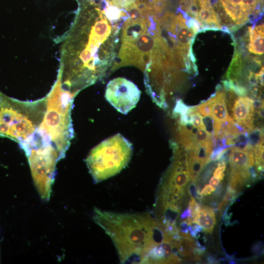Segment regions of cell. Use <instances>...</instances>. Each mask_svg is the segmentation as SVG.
Returning a JSON list of instances; mask_svg holds the SVG:
<instances>
[{
    "instance_id": "obj_8",
    "label": "cell",
    "mask_w": 264,
    "mask_h": 264,
    "mask_svg": "<svg viewBox=\"0 0 264 264\" xmlns=\"http://www.w3.org/2000/svg\"><path fill=\"white\" fill-rule=\"evenodd\" d=\"M228 102L229 110L231 111L232 119L243 125L249 133L255 128L253 124V100L247 96H240L234 99V92L230 91Z\"/></svg>"
},
{
    "instance_id": "obj_1",
    "label": "cell",
    "mask_w": 264,
    "mask_h": 264,
    "mask_svg": "<svg viewBox=\"0 0 264 264\" xmlns=\"http://www.w3.org/2000/svg\"><path fill=\"white\" fill-rule=\"evenodd\" d=\"M123 21L111 20L95 0H83L63 37L58 71L63 87L75 95L94 83L115 57Z\"/></svg>"
},
{
    "instance_id": "obj_4",
    "label": "cell",
    "mask_w": 264,
    "mask_h": 264,
    "mask_svg": "<svg viewBox=\"0 0 264 264\" xmlns=\"http://www.w3.org/2000/svg\"><path fill=\"white\" fill-rule=\"evenodd\" d=\"M45 97L44 117L36 132L44 141L49 142L62 158L73 137L71 110L73 96L62 87L59 72Z\"/></svg>"
},
{
    "instance_id": "obj_14",
    "label": "cell",
    "mask_w": 264,
    "mask_h": 264,
    "mask_svg": "<svg viewBox=\"0 0 264 264\" xmlns=\"http://www.w3.org/2000/svg\"><path fill=\"white\" fill-rule=\"evenodd\" d=\"M187 155V170L190 178L192 181L196 182L200 175L205 163L197 159L194 155L192 150H188Z\"/></svg>"
},
{
    "instance_id": "obj_29",
    "label": "cell",
    "mask_w": 264,
    "mask_h": 264,
    "mask_svg": "<svg viewBox=\"0 0 264 264\" xmlns=\"http://www.w3.org/2000/svg\"><path fill=\"white\" fill-rule=\"evenodd\" d=\"M192 214L191 210L189 208L185 209L183 212L180 215V219L181 220H185L188 217H190L192 218Z\"/></svg>"
},
{
    "instance_id": "obj_6",
    "label": "cell",
    "mask_w": 264,
    "mask_h": 264,
    "mask_svg": "<svg viewBox=\"0 0 264 264\" xmlns=\"http://www.w3.org/2000/svg\"><path fill=\"white\" fill-rule=\"evenodd\" d=\"M132 153L131 143L120 134L97 145L86 159L94 180L99 182L120 172L129 163Z\"/></svg>"
},
{
    "instance_id": "obj_15",
    "label": "cell",
    "mask_w": 264,
    "mask_h": 264,
    "mask_svg": "<svg viewBox=\"0 0 264 264\" xmlns=\"http://www.w3.org/2000/svg\"><path fill=\"white\" fill-rule=\"evenodd\" d=\"M194 141L197 145L210 141H214L215 145L216 140L214 136L209 133L205 129L199 128L198 129L194 135Z\"/></svg>"
},
{
    "instance_id": "obj_11",
    "label": "cell",
    "mask_w": 264,
    "mask_h": 264,
    "mask_svg": "<svg viewBox=\"0 0 264 264\" xmlns=\"http://www.w3.org/2000/svg\"><path fill=\"white\" fill-rule=\"evenodd\" d=\"M193 223L199 225L207 233H211L216 224L215 212L207 206H201L193 218Z\"/></svg>"
},
{
    "instance_id": "obj_2",
    "label": "cell",
    "mask_w": 264,
    "mask_h": 264,
    "mask_svg": "<svg viewBox=\"0 0 264 264\" xmlns=\"http://www.w3.org/2000/svg\"><path fill=\"white\" fill-rule=\"evenodd\" d=\"M93 220L112 240L121 263L150 264L165 232L148 213H122L95 208Z\"/></svg>"
},
{
    "instance_id": "obj_9",
    "label": "cell",
    "mask_w": 264,
    "mask_h": 264,
    "mask_svg": "<svg viewBox=\"0 0 264 264\" xmlns=\"http://www.w3.org/2000/svg\"><path fill=\"white\" fill-rule=\"evenodd\" d=\"M215 94L212 106V117L214 121L213 135L217 137L220 130L222 124L229 118L226 102V94L222 88L218 86Z\"/></svg>"
},
{
    "instance_id": "obj_23",
    "label": "cell",
    "mask_w": 264,
    "mask_h": 264,
    "mask_svg": "<svg viewBox=\"0 0 264 264\" xmlns=\"http://www.w3.org/2000/svg\"><path fill=\"white\" fill-rule=\"evenodd\" d=\"M188 192L192 197L195 198H197L198 195L200 194L199 192H198L196 184L195 182L193 181L188 185Z\"/></svg>"
},
{
    "instance_id": "obj_27",
    "label": "cell",
    "mask_w": 264,
    "mask_h": 264,
    "mask_svg": "<svg viewBox=\"0 0 264 264\" xmlns=\"http://www.w3.org/2000/svg\"><path fill=\"white\" fill-rule=\"evenodd\" d=\"M232 6L242 9V0H226Z\"/></svg>"
},
{
    "instance_id": "obj_17",
    "label": "cell",
    "mask_w": 264,
    "mask_h": 264,
    "mask_svg": "<svg viewBox=\"0 0 264 264\" xmlns=\"http://www.w3.org/2000/svg\"><path fill=\"white\" fill-rule=\"evenodd\" d=\"M215 94L207 100L196 106V108L199 113L204 116H212V106L214 100Z\"/></svg>"
},
{
    "instance_id": "obj_7",
    "label": "cell",
    "mask_w": 264,
    "mask_h": 264,
    "mask_svg": "<svg viewBox=\"0 0 264 264\" xmlns=\"http://www.w3.org/2000/svg\"><path fill=\"white\" fill-rule=\"evenodd\" d=\"M140 94V90L133 82L118 77L108 84L105 98L119 112L126 114L136 106Z\"/></svg>"
},
{
    "instance_id": "obj_25",
    "label": "cell",
    "mask_w": 264,
    "mask_h": 264,
    "mask_svg": "<svg viewBox=\"0 0 264 264\" xmlns=\"http://www.w3.org/2000/svg\"><path fill=\"white\" fill-rule=\"evenodd\" d=\"M213 169V166H210L204 172L200 179V180L202 181V182L205 183L208 180V178H209L212 173Z\"/></svg>"
},
{
    "instance_id": "obj_18",
    "label": "cell",
    "mask_w": 264,
    "mask_h": 264,
    "mask_svg": "<svg viewBox=\"0 0 264 264\" xmlns=\"http://www.w3.org/2000/svg\"><path fill=\"white\" fill-rule=\"evenodd\" d=\"M263 130L259 128H255L249 132L248 143L253 149L260 142L264 141Z\"/></svg>"
},
{
    "instance_id": "obj_20",
    "label": "cell",
    "mask_w": 264,
    "mask_h": 264,
    "mask_svg": "<svg viewBox=\"0 0 264 264\" xmlns=\"http://www.w3.org/2000/svg\"><path fill=\"white\" fill-rule=\"evenodd\" d=\"M202 121L205 127V129L209 133L214 136V121L212 116H204L203 118H202Z\"/></svg>"
},
{
    "instance_id": "obj_22",
    "label": "cell",
    "mask_w": 264,
    "mask_h": 264,
    "mask_svg": "<svg viewBox=\"0 0 264 264\" xmlns=\"http://www.w3.org/2000/svg\"><path fill=\"white\" fill-rule=\"evenodd\" d=\"M202 230L201 227L198 224L189 227V231L190 232L191 235L196 238H198L199 237V232Z\"/></svg>"
},
{
    "instance_id": "obj_31",
    "label": "cell",
    "mask_w": 264,
    "mask_h": 264,
    "mask_svg": "<svg viewBox=\"0 0 264 264\" xmlns=\"http://www.w3.org/2000/svg\"><path fill=\"white\" fill-rule=\"evenodd\" d=\"M260 244L258 243L257 244V245H255L254 247H253V251L255 253H258L260 251Z\"/></svg>"
},
{
    "instance_id": "obj_21",
    "label": "cell",
    "mask_w": 264,
    "mask_h": 264,
    "mask_svg": "<svg viewBox=\"0 0 264 264\" xmlns=\"http://www.w3.org/2000/svg\"><path fill=\"white\" fill-rule=\"evenodd\" d=\"M218 167L215 170L214 176L218 177L220 180H222L224 176V171L226 168V163L224 162H219Z\"/></svg>"
},
{
    "instance_id": "obj_26",
    "label": "cell",
    "mask_w": 264,
    "mask_h": 264,
    "mask_svg": "<svg viewBox=\"0 0 264 264\" xmlns=\"http://www.w3.org/2000/svg\"><path fill=\"white\" fill-rule=\"evenodd\" d=\"M188 225H189L184 221L180 222L179 225V227H177L179 232H183L185 233H188V231H189Z\"/></svg>"
},
{
    "instance_id": "obj_30",
    "label": "cell",
    "mask_w": 264,
    "mask_h": 264,
    "mask_svg": "<svg viewBox=\"0 0 264 264\" xmlns=\"http://www.w3.org/2000/svg\"><path fill=\"white\" fill-rule=\"evenodd\" d=\"M201 7H211L210 0H198Z\"/></svg>"
},
{
    "instance_id": "obj_5",
    "label": "cell",
    "mask_w": 264,
    "mask_h": 264,
    "mask_svg": "<svg viewBox=\"0 0 264 264\" xmlns=\"http://www.w3.org/2000/svg\"><path fill=\"white\" fill-rule=\"evenodd\" d=\"M46 97L35 101H21L0 91V136L20 145L31 137L43 120Z\"/></svg>"
},
{
    "instance_id": "obj_13",
    "label": "cell",
    "mask_w": 264,
    "mask_h": 264,
    "mask_svg": "<svg viewBox=\"0 0 264 264\" xmlns=\"http://www.w3.org/2000/svg\"><path fill=\"white\" fill-rule=\"evenodd\" d=\"M197 22L203 29L222 28L218 17L212 7H201L198 13Z\"/></svg>"
},
{
    "instance_id": "obj_3",
    "label": "cell",
    "mask_w": 264,
    "mask_h": 264,
    "mask_svg": "<svg viewBox=\"0 0 264 264\" xmlns=\"http://www.w3.org/2000/svg\"><path fill=\"white\" fill-rule=\"evenodd\" d=\"M150 17H129L124 22L117 65L144 68L151 62L159 46L160 36L157 20Z\"/></svg>"
},
{
    "instance_id": "obj_12",
    "label": "cell",
    "mask_w": 264,
    "mask_h": 264,
    "mask_svg": "<svg viewBox=\"0 0 264 264\" xmlns=\"http://www.w3.org/2000/svg\"><path fill=\"white\" fill-rule=\"evenodd\" d=\"M249 43L248 50L250 53L261 55L264 54V25L249 27Z\"/></svg>"
},
{
    "instance_id": "obj_16",
    "label": "cell",
    "mask_w": 264,
    "mask_h": 264,
    "mask_svg": "<svg viewBox=\"0 0 264 264\" xmlns=\"http://www.w3.org/2000/svg\"><path fill=\"white\" fill-rule=\"evenodd\" d=\"M188 114L190 117L191 122L194 127L205 129L202 121V117L198 111L196 106L189 107Z\"/></svg>"
},
{
    "instance_id": "obj_28",
    "label": "cell",
    "mask_w": 264,
    "mask_h": 264,
    "mask_svg": "<svg viewBox=\"0 0 264 264\" xmlns=\"http://www.w3.org/2000/svg\"><path fill=\"white\" fill-rule=\"evenodd\" d=\"M220 181V179L218 177L213 176L210 178L209 183L212 186L216 188V187L218 186Z\"/></svg>"
},
{
    "instance_id": "obj_10",
    "label": "cell",
    "mask_w": 264,
    "mask_h": 264,
    "mask_svg": "<svg viewBox=\"0 0 264 264\" xmlns=\"http://www.w3.org/2000/svg\"><path fill=\"white\" fill-rule=\"evenodd\" d=\"M253 150L248 144L243 149L231 148L229 157L231 171H241L253 167L255 163Z\"/></svg>"
},
{
    "instance_id": "obj_19",
    "label": "cell",
    "mask_w": 264,
    "mask_h": 264,
    "mask_svg": "<svg viewBox=\"0 0 264 264\" xmlns=\"http://www.w3.org/2000/svg\"><path fill=\"white\" fill-rule=\"evenodd\" d=\"M259 0H242V9L247 16L251 14L257 6Z\"/></svg>"
},
{
    "instance_id": "obj_24",
    "label": "cell",
    "mask_w": 264,
    "mask_h": 264,
    "mask_svg": "<svg viewBox=\"0 0 264 264\" xmlns=\"http://www.w3.org/2000/svg\"><path fill=\"white\" fill-rule=\"evenodd\" d=\"M216 188L213 187L210 184H206L202 189L200 194L201 196H205L210 194L212 192L215 191Z\"/></svg>"
}]
</instances>
